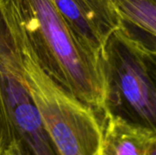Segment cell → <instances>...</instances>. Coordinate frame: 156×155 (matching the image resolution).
Returning a JSON list of instances; mask_svg holds the SVG:
<instances>
[{"label":"cell","instance_id":"6da1fadb","mask_svg":"<svg viewBox=\"0 0 156 155\" xmlns=\"http://www.w3.org/2000/svg\"><path fill=\"white\" fill-rule=\"evenodd\" d=\"M16 31L47 75L102 119L112 111L108 52L85 43L52 0H1Z\"/></svg>","mask_w":156,"mask_h":155},{"label":"cell","instance_id":"7a4b0ae2","mask_svg":"<svg viewBox=\"0 0 156 155\" xmlns=\"http://www.w3.org/2000/svg\"><path fill=\"white\" fill-rule=\"evenodd\" d=\"M9 19L18 41L30 92L59 155H98L103 136L100 116L47 75Z\"/></svg>","mask_w":156,"mask_h":155},{"label":"cell","instance_id":"3957f363","mask_svg":"<svg viewBox=\"0 0 156 155\" xmlns=\"http://www.w3.org/2000/svg\"><path fill=\"white\" fill-rule=\"evenodd\" d=\"M112 86L118 87L130 107L145 122L156 123V83L145 58L114 35L108 44Z\"/></svg>","mask_w":156,"mask_h":155},{"label":"cell","instance_id":"277c9868","mask_svg":"<svg viewBox=\"0 0 156 155\" xmlns=\"http://www.w3.org/2000/svg\"><path fill=\"white\" fill-rule=\"evenodd\" d=\"M103 136L98 155H145L155 128L134 124L109 112L103 119Z\"/></svg>","mask_w":156,"mask_h":155},{"label":"cell","instance_id":"5b68a950","mask_svg":"<svg viewBox=\"0 0 156 155\" xmlns=\"http://www.w3.org/2000/svg\"><path fill=\"white\" fill-rule=\"evenodd\" d=\"M71 29L89 46L108 52V44L114 33L108 30L79 0H52Z\"/></svg>","mask_w":156,"mask_h":155},{"label":"cell","instance_id":"8992f818","mask_svg":"<svg viewBox=\"0 0 156 155\" xmlns=\"http://www.w3.org/2000/svg\"><path fill=\"white\" fill-rule=\"evenodd\" d=\"M107 1L118 26L141 30L150 37L154 44L151 48L138 53L143 56L156 57V0Z\"/></svg>","mask_w":156,"mask_h":155},{"label":"cell","instance_id":"52a82bcc","mask_svg":"<svg viewBox=\"0 0 156 155\" xmlns=\"http://www.w3.org/2000/svg\"><path fill=\"white\" fill-rule=\"evenodd\" d=\"M101 24L114 33L117 29V21L109 6L107 0H79Z\"/></svg>","mask_w":156,"mask_h":155},{"label":"cell","instance_id":"ba28073f","mask_svg":"<svg viewBox=\"0 0 156 155\" xmlns=\"http://www.w3.org/2000/svg\"><path fill=\"white\" fill-rule=\"evenodd\" d=\"M14 139L15 137L7 113L0 99V155H5L6 149Z\"/></svg>","mask_w":156,"mask_h":155},{"label":"cell","instance_id":"9c48e42d","mask_svg":"<svg viewBox=\"0 0 156 155\" xmlns=\"http://www.w3.org/2000/svg\"><path fill=\"white\" fill-rule=\"evenodd\" d=\"M5 155H25V153L22 151V148L16 139H14L11 144L6 149Z\"/></svg>","mask_w":156,"mask_h":155},{"label":"cell","instance_id":"30bf717a","mask_svg":"<svg viewBox=\"0 0 156 155\" xmlns=\"http://www.w3.org/2000/svg\"><path fill=\"white\" fill-rule=\"evenodd\" d=\"M145 155H156V129L154 133V136L151 140V143L147 148Z\"/></svg>","mask_w":156,"mask_h":155}]
</instances>
